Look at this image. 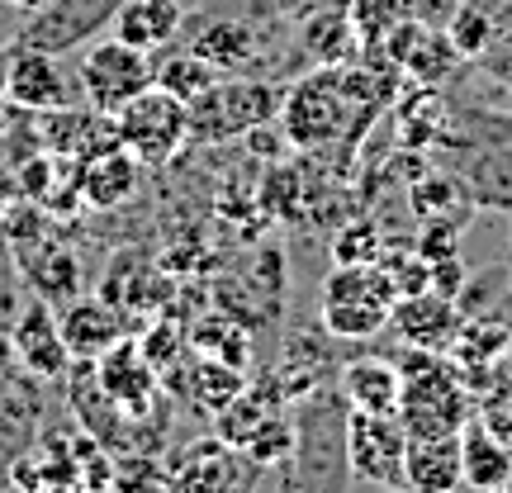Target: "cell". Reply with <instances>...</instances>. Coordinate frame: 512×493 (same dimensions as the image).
<instances>
[{
  "mask_svg": "<svg viewBox=\"0 0 512 493\" xmlns=\"http://www.w3.org/2000/svg\"><path fill=\"white\" fill-rule=\"evenodd\" d=\"M403 489H418V493L465 489L460 437H408V456H403Z\"/></svg>",
  "mask_w": 512,
  "mask_h": 493,
  "instance_id": "cell-17",
  "label": "cell"
},
{
  "mask_svg": "<svg viewBox=\"0 0 512 493\" xmlns=\"http://www.w3.org/2000/svg\"><path fill=\"white\" fill-rule=\"evenodd\" d=\"M219 67H209L195 48H185V53H166L162 62H157V76H152V86H162L166 95H176V100H195V95H204L214 81H219Z\"/></svg>",
  "mask_w": 512,
  "mask_h": 493,
  "instance_id": "cell-26",
  "label": "cell"
},
{
  "mask_svg": "<svg viewBox=\"0 0 512 493\" xmlns=\"http://www.w3.org/2000/svg\"><path fill=\"white\" fill-rule=\"evenodd\" d=\"M34 380V375H29ZM29 380H10L0 389V451L5 460L15 465L38 437V413H43V403H38V389Z\"/></svg>",
  "mask_w": 512,
  "mask_h": 493,
  "instance_id": "cell-21",
  "label": "cell"
},
{
  "mask_svg": "<svg viewBox=\"0 0 512 493\" xmlns=\"http://www.w3.org/2000/svg\"><path fill=\"white\" fill-rule=\"evenodd\" d=\"M460 465H465V489L498 493L512 479V446L494 437L479 418H470L460 427Z\"/></svg>",
  "mask_w": 512,
  "mask_h": 493,
  "instance_id": "cell-18",
  "label": "cell"
},
{
  "mask_svg": "<svg viewBox=\"0 0 512 493\" xmlns=\"http://www.w3.org/2000/svg\"><path fill=\"white\" fill-rule=\"evenodd\" d=\"M138 185H143V162L124 143H105L76 162V195H81L86 209L110 214V209H119V204L138 195Z\"/></svg>",
  "mask_w": 512,
  "mask_h": 493,
  "instance_id": "cell-12",
  "label": "cell"
},
{
  "mask_svg": "<svg viewBox=\"0 0 512 493\" xmlns=\"http://www.w3.org/2000/svg\"><path fill=\"white\" fill-rule=\"evenodd\" d=\"M399 370H403L399 422L408 427V437H460V427L475 418L479 399L465 389L456 361L432 347H403Z\"/></svg>",
  "mask_w": 512,
  "mask_h": 493,
  "instance_id": "cell-2",
  "label": "cell"
},
{
  "mask_svg": "<svg viewBox=\"0 0 512 493\" xmlns=\"http://www.w3.org/2000/svg\"><path fill=\"white\" fill-rule=\"evenodd\" d=\"M190 48L219 72H247L256 57V34L242 19H209L200 34L190 38Z\"/></svg>",
  "mask_w": 512,
  "mask_h": 493,
  "instance_id": "cell-22",
  "label": "cell"
},
{
  "mask_svg": "<svg viewBox=\"0 0 512 493\" xmlns=\"http://www.w3.org/2000/svg\"><path fill=\"white\" fill-rule=\"evenodd\" d=\"M489 394H512V347L489 366Z\"/></svg>",
  "mask_w": 512,
  "mask_h": 493,
  "instance_id": "cell-34",
  "label": "cell"
},
{
  "mask_svg": "<svg viewBox=\"0 0 512 493\" xmlns=\"http://www.w3.org/2000/svg\"><path fill=\"white\" fill-rule=\"evenodd\" d=\"M5 38H10V34H5V29H0V48H5Z\"/></svg>",
  "mask_w": 512,
  "mask_h": 493,
  "instance_id": "cell-36",
  "label": "cell"
},
{
  "mask_svg": "<svg viewBox=\"0 0 512 493\" xmlns=\"http://www.w3.org/2000/svg\"><path fill=\"white\" fill-rule=\"evenodd\" d=\"M342 399L361 413H399L403 399V370L399 361H380V356H361L342 370Z\"/></svg>",
  "mask_w": 512,
  "mask_h": 493,
  "instance_id": "cell-20",
  "label": "cell"
},
{
  "mask_svg": "<svg viewBox=\"0 0 512 493\" xmlns=\"http://www.w3.org/2000/svg\"><path fill=\"white\" fill-rule=\"evenodd\" d=\"M166 479L176 489H247V484H261V465H252L247 451H238L233 441L214 432V437L171 451Z\"/></svg>",
  "mask_w": 512,
  "mask_h": 493,
  "instance_id": "cell-9",
  "label": "cell"
},
{
  "mask_svg": "<svg viewBox=\"0 0 512 493\" xmlns=\"http://www.w3.org/2000/svg\"><path fill=\"white\" fill-rule=\"evenodd\" d=\"M10 351H15V361L34 380H67L72 375V351H67V342H62V328H57V313L53 304L43 299V294L29 290V299H24V309H19L15 328H10Z\"/></svg>",
  "mask_w": 512,
  "mask_h": 493,
  "instance_id": "cell-10",
  "label": "cell"
},
{
  "mask_svg": "<svg viewBox=\"0 0 512 493\" xmlns=\"http://www.w3.org/2000/svg\"><path fill=\"white\" fill-rule=\"evenodd\" d=\"M380 256L384 242L375 223H347L337 233V242H332V261H342V266H361V261H380Z\"/></svg>",
  "mask_w": 512,
  "mask_h": 493,
  "instance_id": "cell-29",
  "label": "cell"
},
{
  "mask_svg": "<svg viewBox=\"0 0 512 493\" xmlns=\"http://www.w3.org/2000/svg\"><path fill=\"white\" fill-rule=\"evenodd\" d=\"M380 110V95L370 91L366 72H347L342 67H318L304 81H294L285 100H280V124H285V143L313 157H332L351 147L366 124Z\"/></svg>",
  "mask_w": 512,
  "mask_h": 493,
  "instance_id": "cell-1",
  "label": "cell"
},
{
  "mask_svg": "<svg viewBox=\"0 0 512 493\" xmlns=\"http://www.w3.org/2000/svg\"><path fill=\"white\" fill-rule=\"evenodd\" d=\"M508 347H512V332L503 328L498 318H475V323L460 318V328H456V337H451L446 356H451L456 366H494Z\"/></svg>",
  "mask_w": 512,
  "mask_h": 493,
  "instance_id": "cell-24",
  "label": "cell"
},
{
  "mask_svg": "<svg viewBox=\"0 0 512 493\" xmlns=\"http://www.w3.org/2000/svg\"><path fill=\"white\" fill-rule=\"evenodd\" d=\"M408 427L399 413H347V475L351 484H403Z\"/></svg>",
  "mask_w": 512,
  "mask_h": 493,
  "instance_id": "cell-8",
  "label": "cell"
},
{
  "mask_svg": "<svg viewBox=\"0 0 512 493\" xmlns=\"http://www.w3.org/2000/svg\"><path fill=\"white\" fill-rule=\"evenodd\" d=\"M280 114V95L261 76H228L223 72L204 95L190 100V147L238 143L261 124Z\"/></svg>",
  "mask_w": 512,
  "mask_h": 493,
  "instance_id": "cell-4",
  "label": "cell"
},
{
  "mask_svg": "<svg viewBox=\"0 0 512 493\" xmlns=\"http://www.w3.org/2000/svg\"><path fill=\"white\" fill-rule=\"evenodd\" d=\"M124 0H38L34 10H24L19 24V48H43V53L67 57L105 34L119 15Z\"/></svg>",
  "mask_w": 512,
  "mask_h": 493,
  "instance_id": "cell-7",
  "label": "cell"
},
{
  "mask_svg": "<svg viewBox=\"0 0 512 493\" xmlns=\"http://www.w3.org/2000/svg\"><path fill=\"white\" fill-rule=\"evenodd\" d=\"M181 24H185L181 0H124L110 24V34H119L133 48L157 53V48H166L171 38L181 34Z\"/></svg>",
  "mask_w": 512,
  "mask_h": 493,
  "instance_id": "cell-19",
  "label": "cell"
},
{
  "mask_svg": "<svg viewBox=\"0 0 512 493\" xmlns=\"http://www.w3.org/2000/svg\"><path fill=\"white\" fill-rule=\"evenodd\" d=\"M422 223H427V228H422V238H418V247H413V252L427 256V261L456 252V242H460L456 223H446V219H422Z\"/></svg>",
  "mask_w": 512,
  "mask_h": 493,
  "instance_id": "cell-32",
  "label": "cell"
},
{
  "mask_svg": "<svg viewBox=\"0 0 512 493\" xmlns=\"http://www.w3.org/2000/svg\"><path fill=\"white\" fill-rule=\"evenodd\" d=\"M384 261V271H389V280H394V290L403 294H422V290H432V261L427 256H380Z\"/></svg>",
  "mask_w": 512,
  "mask_h": 493,
  "instance_id": "cell-31",
  "label": "cell"
},
{
  "mask_svg": "<svg viewBox=\"0 0 512 493\" xmlns=\"http://www.w3.org/2000/svg\"><path fill=\"white\" fill-rule=\"evenodd\" d=\"M508 493H512V479H508Z\"/></svg>",
  "mask_w": 512,
  "mask_h": 493,
  "instance_id": "cell-37",
  "label": "cell"
},
{
  "mask_svg": "<svg viewBox=\"0 0 512 493\" xmlns=\"http://www.w3.org/2000/svg\"><path fill=\"white\" fill-rule=\"evenodd\" d=\"M15 266H19V275L29 280V290L43 294L53 309H62L67 299L81 294V266H76V256L67 252V242H57L53 233L15 247Z\"/></svg>",
  "mask_w": 512,
  "mask_h": 493,
  "instance_id": "cell-15",
  "label": "cell"
},
{
  "mask_svg": "<svg viewBox=\"0 0 512 493\" xmlns=\"http://www.w3.org/2000/svg\"><path fill=\"white\" fill-rule=\"evenodd\" d=\"M152 76H157L152 53L124 43L119 34H110V38L86 43L81 67H76V91H81V100H86L91 110L119 114L133 95H143L147 86H152Z\"/></svg>",
  "mask_w": 512,
  "mask_h": 493,
  "instance_id": "cell-6",
  "label": "cell"
},
{
  "mask_svg": "<svg viewBox=\"0 0 512 493\" xmlns=\"http://www.w3.org/2000/svg\"><path fill=\"white\" fill-rule=\"evenodd\" d=\"M5 5H10V10H34L38 0H5Z\"/></svg>",
  "mask_w": 512,
  "mask_h": 493,
  "instance_id": "cell-35",
  "label": "cell"
},
{
  "mask_svg": "<svg viewBox=\"0 0 512 493\" xmlns=\"http://www.w3.org/2000/svg\"><path fill=\"white\" fill-rule=\"evenodd\" d=\"M242 451H247V460L261 465V470H266V465H280V460H290L294 456V418H285V408L271 413V418L261 422V432H256Z\"/></svg>",
  "mask_w": 512,
  "mask_h": 493,
  "instance_id": "cell-28",
  "label": "cell"
},
{
  "mask_svg": "<svg viewBox=\"0 0 512 493\" xmlns=\"http://www.w3.org/2000/svg\"><path fill=\"white\" fill-rule=\"evenodd\" d=\"M446 34L456 43V53L470 62V57H484L494 48L498 38V19L479 5V0H456L451 5V15H446Z\"/></svg>",
  "mask_w": 512,
  "mask_h": 493,
  "instance_id": "cell-27",
  "label": "cell"
},
{
  "mask_svg": "<svg viewBox=\"0 0 512 493\" xmlns=\"http://www.w3.org/2000/svg\"><path fill=\"white\" fill-rule=\"evenodd\" d=\"M389 328L399 332L403 347L446 351L460 328V309H456V299H446L437 290L403 294V299H394V309H389Z\"/></svg>",
  "mask_w": 512,
  "mask_h": 493,
  "instance_id": "cell-14",
  "label": "cell"
},
{
  "mask_svg": "<svg viewBox=\"0 0 512 493\" xmlns=\"http://www.w3.org/2000/svg\"><path fill=\"white\" fill-rule=\"evenodd\" d=\"M57 328H62V342L72 351V361H95L100 351H110L119 337H124V318L110 299H67L62 313H57Z\"/></svg>",
  "mask_w": 512,
  "mask_h": 493,
  "instance_id": "cell-16",
  "label": "cell"
},
{
  "mask_svg": "<svg viewBox=\"0 0 512 493\" xmlns=\"http://www.w3.org/2000/svg\"><path fill=\"white\" fill-rule=\"evenodd\" d=\"M394 280L384 271V261H361V266H332L318 290V318L323 332L337 342H370L389 328V309H394Z\"/></svg>",
  "mask_w": 512,
  "mask_h": 493,
  "instance_id": "cell-3",
  "label": "cell"
},
{
  "mask_svg": "<svg viewBox=\"0 0 512 493\" xmlns=\"http://www.w3.org/2000/svg\"><path fill=\"white\" fill-rule=\"evenodd\" d=\"M114 138L143 166H171L190 147V105L162 86H147L114 114Z\"/></svg>",
  "mask_w": 512,
  "mask_h": 493,
  "instance_id": "cell-5",
  "label": "cell"
},
{
  "mask_svg": "<svg viewBox=\"0 0 512 493\" xmlns=\"http://www.w3.org/2000/svg\"><path fill=\"white\" fill-rule=\"evenodd\" d=\"M0 95L24 114H48L72 105V81L62 72L57 53H43V48H19L5 67V86Z\"/></svg>",
  "mask_w": 512,
  "mask_h": 493,
  "instance_id": "cell-11",
  "label": "cell"
},
{
  "mask_svg": "<svg viewBox=\"0 0 512 493\" xmlns=\"http://www.w3.org/2000/svg\"><path fill=\"white\" fill-rule=\"evenodd\" d=\"M456 62H465V57L456 53L451 34H446V29H432V24H422V34L413 38V48L403 53L399 67L413 76V81H422V86H437V81H446V76L456 72Z\"/></svg>",
  "mask_w": 512,
  "mask_h": 493,
  "instance_id": "cell-23",
  "label": "cell"
},
{
  "mask_svg": "<svg viewBox=\"0 0 512 493\" xmlns=\"http://www.w3.org/2000/svg\"><path fill=\"white\" fill-rule=\"evenodd\" d=\"M432 290L446 294V299H460V290H465V261H460V252L432 261Z\"/></svg>",
  "mask_w": 512,
  "mask_h": 493,
  "instance_id": "cell-33",
  "label": "cell"
},
{
  "mask_svg": "<svg viewBox=\"0 0 512 493\" xmlns=\"http://www.w3.org/2000/svg\"><path fill=\"white\" fill-rule=\"evenodd\" d=\"M91 370H95V384L119 403V413L143 418L147 403H152V394H157V366L143 356L138 342L119 337L110 351H100V356H95Z\"/></svg>",
  "mask_w": 512,
  "mask_h": 493,
  "instance_id": "cell-13",
  "label": "cell"
},
{
  "mask_svg": "<svg viewBox=\"0 0 512 493\" xmlns=\"http://www.w3.org/2000/svg\"><path fill=\"white\" fill-rule=\"evenodd\" d=\"M465 190H460L456 181H441V176H427V181H418L413 190H408V200H413V214L418 219H446V204L460 200Z\"/></svg>",
  "mask_w": 512,
  "mask_h": 493,
  "instance_id": "cell-30",
  "label": "cell"
},
{
  "mask_svg": "<svg viewBox=\"0 0 512 493\" xmlns=\"http://www.w3.org/2000/svg\"><path fill=\"white\" fill-rule=\"evenodd\" d=\"M356 24H351L347 10H323L318 19H309L304 24V48H309L323 67H342V62H351V53H356Z\"/></svg>",
  "mask_w": 512,
  "mask_h": 493,
  "instance_id": "cell-25",
  "label": "cell"
}]
</instances>
